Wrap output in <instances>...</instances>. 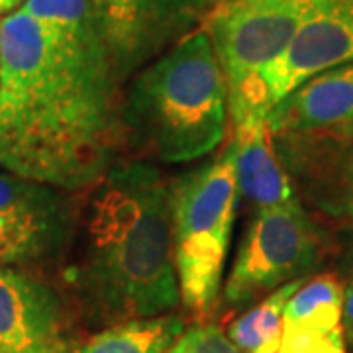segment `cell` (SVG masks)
I'll return each instance as SVG.
<instances>
[{
  "mask_svg": "<svg viewBox=\"0 0 353 353\" xmlns=\"http://www.w3.org/2000/svg\"><path fill=\"white\" fill-rule=\"evenodd\" d=\"M124 85L88 0H26L0 20V167L65 192L128 159Z\"/></svg>",
  "mask_w": 353,
  "mask_h": 353,
  "instance_id": "obj_1",
  "label": "cell"
},
{
  "mask_svg": "<svg viewBox=\"0 0 353 353\" xmlns=\"http://www.w3.org/2000/svg\"><path fill=\"white\" fill-rule=\"evenodd\" d=\"M79 194L65 285L87 326L104 330L175 310L181 289L163 171L128 157Z\"/></svg>",
  "mask_w": 353,
  "mask_h": 353,
  "instance_id": "obj_2",
  "label": "cell"
},
{
  "mask_svg": "<svg viewBox=\"0 0 353 353\" xmlns=\"http://www.w3.org/2000/svg\"><path fill=\"white\" fill-rule=\"evenodd\" d=\"M122 122L130 159L192 163L224 145L232 122L228 83L204 28L128 81Z\"/></svg>",
  "mask_w": 353,
  "mask_h": 353,
  "instance_id": "obj_3",
  "label": "cell"
},
{
  "mask_svg": "<svg viewBox=\"0 0 353 353\" xmlns=\"http://www.w3.org/2000/svg\"><path fill=\"white\" fill-rule=\"evenodd\" d=\"M238 202L234 138L228 139L214 157L171 181V224L181 303L196 318L210 314L222 289Z\"/></svg>",
  "mask_w": 353,
  "mask_h": 353,
  "instance_id": "obj_4",
  "label": "cell"
},
{
  "mask_svg": "<svg viewBox=\"0 0 353 353\" xmlns=\"http://www.w3.org/2000/svg\"><path fill=\"white\" fill-rule=\"evenodd\" d=\"M328 253V234L299 199L255 210L226 279L224 301L230 306L259 303L279 287L314 273Z\"/></svg>",
  "mask_w": 353,
  "mask_h": 353,
  "instance_id": "obj_5",
  "label": "cell"
},
{
  "mask_svg": "<svg viewBox=\"0 0 353 353\" xmlns=\"http://www.w3.org/2000/svg\"><path fill=\"white\" fill-rule=\"evenodd\" d=\"M308 12L275 0H214L202 28L226 77L232 124L250 112L257 77L287 50Z\"/></svg>",
  "mask_w": 353,
  "mask_h": 353,
  "instance_id": "obj_6",
  "label": "cell"
},
{
  "mask_svg": "<svg viewBox=\"0 0 353 353\" xmlns=\"http://www.w3.org/2000/svg\"><path fill=\"white\" fill-rule=\"evenodd\" d=\"M214 0H88L122 85L201 30Z\"/></svg>",
  "mask_w": 353,
  "mask_h": 353,
  "instance_id": "obj_7",
  "label": "cell"
},
{
  "mask_svg": "<svg viewBox=\"0 0 353 353\" xmlns=\"http://www.w3.org/2000/svg\"><path fill=\"white\" fill-rule=\"evenodd\" d=\"M345 63H353V0H324L310 8L287 50L257 77L248 114H269L308 79Z\"/></svg>",
  "mask_w": 353,
  "mask_h": 353,
  "instance_id": "obj_8",
  "label": "cell"
},
{
  "mask_svg": "<svg viewBox=\"0 0 353 353\" xmlns=\"http://www.w3.org/2000/svg\"><path fill=\"white\" fill-rule=\"evenodd\" d=\"M71 308L36 267H0V353H71Z\"/></svg>",
  "mask_w": 353,
  "mask_h": 353,
  "instance_id": "obj_9",
  "label": "cell"
},
{
  "mask_svg": "<svg viewBox=\"0 0 353 353\" xmlns=\"http://www.w3.org/2000/svg\"><path fill=\"white\" fill-rule=\"evenodd\" d=\"M273 138L299 201L318 214L353 222V139L341 128Z\"/></svg>",
  "mask_w": 353,
  "mask_h": 353,
  "instance_id": "obj_10",
  "label": "cell"
},
{
  "mask_svg": "<svg viewBox=\"0 0 353 353\" xmlns=\"http://www.w3.org/2000/svg\"><path fill=\"white\" fill-rule=\"evenodd\" d=\"M273 134L334 130L353 122V63L328 69L296 87L269 114Z\"/></svg>",
  "mask_w": 353,
  "mask_h": 353,
  "instance_id": "obj_11",
  "label": "cell"
},
{
  "mask_svg": "<svg viewBox=\"0 0 353 353\" xmlns=\"http://www.w3.org/2000/svg\"><path fill=\"white\" fill-rule=\"evenodd\" d=\"M238 152V189L241 201L255 210L296 201L289 175L279 159L275 138L265 112H252L234 122Z\"/></svg>",
  "mask_w": 353,
  "mask_h": 353,
  "instance_id": "obj_12",
  "label": "cell"
},
{
  "mask_svg": "<svg viewBox=\"0 0 353 353\" xmlns=\"http://www.w3.org/2000/svg\"><path fill=\"white\" fill-rule=\"evenodd\" d=\"M77 201L57 212H22L0 216V267H38L61 261L71 248Z\"/></svg>",
  "mask_w": 353,
  "mask_h": 353,
  "instance_id": "obj_13",
  "label": "cell"
},
{
  "mask_svg": "<svg viewBox=\"0 0 353 353\" xmlns=\"http://www.w3.org/2000/svg\"><path fill=\"white\" fill-rule=\"evenodd\" d=\"M185 330V320L175 314L130 320L92 334L71 353H167Z\"/></svg>",
  "mask_w": 353,
  "mask_h": 353,
  "instance_id": "obj_14",
  "label": "cell"
},
{
  "mask_svg": "<svg viewBox=\"0 0 353 353\" xmlns=\"http://www.w3.org/2000/svg\"><path fill=\"white\" fill-rule=\"evenodd\" d=\"M343 287L334 273H322L304 281L289 299L283 312L285 330L326 334L341 328Z\"/></svg>",
  "mask_w": 353,
  "mask_h": 353,
  "instance_id": "obj_15",
  "label": "cell"
},
{
  "mask_svg": "<svg viewBox=\"0 0 353 353\" xmlns=\"http://www.w3.org/2000/svg\"><path fill=\"white\" fill-rule=\"evenodd\" d=\"M308 279V277H306ZM306 279L290 281L228 326L226 336L241 353H279L283 341V312L289 299Z\"/></svg>",
  "mask_w": 353,
  "mask_h": 353,
  "instance_id": "obj_16",
  "label": "cell"
},
{
  "mask_svg": "<svg viewBox=\"0 0 353 353\" xmlns=\"http://www.w3.org/2000/svg\"><path fill=\"white\" fill-rule=\"evenodd\" d=\"M75 194L14 173H0V216L65 210L75 204Z\"/></svg>",
  "mask_w": 353,
  "mask_h": 353,
  "instance_id": "obj_17",
  "label": "cell"
},
{
  "mask_svg": "<svg viewBox=\"0 0 353 353\" xmlns=\"http://www.w3.org/2000/svg\"><path fill=\"white\" fill-rule=\"evenodd\" d=\"M167 353H241L216 324H192Z\"/></svg>",
  "mask_w": 353,
  "mask_h": 353,
  "instance_id": "obj_18",
  "label": "cell"
},
{
  "mask_svg": "<svg viewBox=\"0 0 353 353\" xmlns=\"http://www.w3.org/2000/svg\"><path fill=\"white\" fill-rule=\"evenodd\" d=\"M279 353H345V340L341 328L326 334L285 330Z\"/></svg>",
  "mask_w": 353,
  "mask_h": 353,
  "instance_id": "obj_19",
  "label": "cell"
},
{
  "mask_svg": "<svg viewBox=\"0 0 353 353\" xmlns=\"http://www.w3.org/2000/svg\"><path fill=\"white\" fill-rule=\"evenodd\" d=\"M341 332L345 343L353 345V279L343 289V308H341Z\"/></svg>",
  "mask_w": 353,
  "mask_h": 353,
  "instance_id": "obj_20",
  "label": "cell"
},
{
  "mask_svg": "<svg viewBox=\"0 0 353 353\" xmlns=\"http://www.w3.org/2000/svg\"><path fill=\"white\" fill-rule=\"evenodd\" d=\"M275 2L289 4V6H296V8H304V10H310V8H314L316 4H320V2H324V0H275Z\"/></svg>",
  "mask_w": 353,
  "mask_h": 353,
  "instance_id": "obj_21",
  "label": "cell"
},
{
  "mask_svg": "<svg viewBox=\"0 0 353 353\" xmlns=\"http://www.w3.org/2000/svg\"><path fill=\"white\" fill-rule=\"evenodd\" d=\"M26 2V0H0V4H2V12H14V10H18V6Z\"/></svg>",
  "mask_w": 353,
  "mask_h": 353,
  "instance_id": "obj_22",
  "label": "cell"
},
{
  "mask_svg": "<svg viewBox=\"0 0 353 353\" xmlns=\"http://www.w3.org/2000/svg\"><path fill=\"white\" fill-rule=\"evenodd\" d=\"M341 130H343V132H345V134H347V136L353 139V122L352 124H347V126H343Z\"/></svg>",
  "mask_w": 353,
  "mask_h": 353,
  "instance_id": "obj_23",
  "label": "cell"
}]
</instances>
